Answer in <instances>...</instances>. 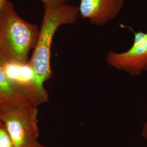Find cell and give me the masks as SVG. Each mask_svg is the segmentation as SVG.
I'll list each match as a JSON object with an SVG mask.
<instances>
[{"instance_id": "6", "label": "cell", "mask_w": 147, "mask_h": 147, "mask_svg": "<svg viewBox=\"0 0 147 147\" xmlns=\"http://www.w3.org/2000/svg\"><path fill=\"white\" fill-rule=\"evenodd\" d=\"M22 104L32 105L8 78L5 62L0 56V107Z\"/></svg>"}, {"instance_id": "14", "label": "cell", "mask_w": 147, "mask_h": 147, "mask_svg": "<svg viewBox=\"0 0 147 147\" xmlns=\"http://www.w3.org/2000/svg\"><path fill=\"white\" fill-rule=\"evenodd\" d=\"M67 1H68V0H67Z\"/></svg>"}, {"instance_id": "1", "label": "cell", "mask_w": 147, "mask_h": 147, "mask_svg": "<svg viewBox=\"0 0 147 147\" xmlns=\"http://www.w3.org/2000/svg\"><path fill=\"white\" fill-rule=\"evenodd\" d=\"M39 31L37 25L18 16L13 3L7 0L0 11V56L7 63H28Z\"/></svg>"}, {"instance_id": "11", "label": "cell", "mask_w": 147, "mask_h": 147, "mask_svg": "<svg viewBox=\"0 0 147 147\" xmlns=\"http://www.w3.org/2000/svg\"><path fill=\"white\" fill-rule=\"evenodd\" d=\"M39 147H44V146H42V144H40V143H39Z\"/></svg>"}, {"instance_id": "2", "label": "cell", "mask_w": 147, "mask_h": 147, "mask_svg": "<svg viewBox=\"0 0 147 147\" xmlns=\"http://www.w3.org/2000/svg\"><path fill=\"white\" fill-rule=\"evenodd\" d=\"M79 15L78 7L66 3L55 8H44L38 39L28 62L39 87L44 88V83L52 75L51 49L56 32L62 25L75 23Z\"/></svg>"}, {"instance_id": "13", "label": "cell", "mask_w": 147, "mask_h": 147, "mask_svg": "<svg viewBox=\"0 0 147 147\" xmlns=\"http://www.w3.org/2000/svg\"><path fill=\"white\" fill-rule=\"evenodd\" d=\"M121 1H122V2H125V0H121Z\"/></svg>"}, {"instance_id": "9", "label": "cell", "mask_w": 147, "mask_h": 147, "mask_svg": "<svg viewBox=\"0 0 147 147\" xmlns=\"http://www.w3.org/2000/svg\"><path fill=\"white\" fill-rule=\"evenodd\" d=\"M142 135L143 137L145 138L147 140V121H146V123L144 124V125L143 126Z\"/></svg>"}, {"instance_id": "8", "label": "cell", "mask_w": 147, "mask_h": 147, "mask_svg": "<svg viewBox=\"0 0 147 147\" xmlns=\"http://www.w3.org/2000/svg\"><path fill=\"white\" fill-rule=\"evenodd\" d=\"M44 8H55L65 3L67 0H40Z\"/></svg>"}, {"instance_id": "10", "label": "cell", "mask_w": 147, "mask_h": 147, "mask_svg": "<svg viewBox=\"0 0 147 147\" xmlns=\"http://www.w3.org/2000/svg\"><path fill=\"white\" fill-rule=\"evenodd\" d=\"M7 0H0V11L1 10L3 7V5H4V4L5 3V1Z\"/></svg>"}, {"instance_id": "12", "label": "cell", "mask_w": 147, "mask_h": 147, "mask_svg": "<svg viewBox=\"0 0 147 147\" xmlns=\"http://www.w3.org/2000/svg\"><path fill=\"white\" fill-rule=\"evenodd\" d=\"M39 143L38 142V143H37V145H36V146L34 147H39Z\"/></svg>"}, {"instance_id": "15", "label": "cell", "mask_w": 147, "mask_h": 147, "mask_svg": "<svg viewBox=\"0 0 147 147\" xmlns=\"http://www.w3.org/2000/svg\"></svg>"}, {"instance_id": "5", "label": "cell", "mask_w": 147, "mask_h": 147, "mask_svg": "<svg viewBox=\"0 0 147 147\" xmlns=\"http://www.w3.org/2000/svg\"><path fill=\"white\" fill-rule=\"evenodd\" d=\"M124 3L121 0H81L79 14L93 25L103 26L118 15Z\"/></svg>"}, {"instance_id": "7", "label": "cell", "mask_w": 147, "mask_h": 147, "mask_svg": "<svg viewBox=\"0 0 147 147\" xmlns=\"http://www.w3.org/2000/svg\"><path fill=\"white\" fill-rule=\"evenodd\" d=\"M0 147H14L5 124L0 121Z\"/></svg>"}, {"instance_id": "3", "label": "cell", "mask_w": 147, "mask_h": 147, "mask_svg": "<svg viewBox=\"0 0 147 147\" xmlns=\"http://www.w3.org/2000/svg\"><path fill=\"white\" fill-rule=\"evenodd\" d=\"M38 110L30 104L0 107V121L5 124L14 147H34L38 143Z\"/></svg>"}, {"instance_id": "4", "label": "cell", "mask_w": 147, "mask_h": 147, "mask_svg": "<svg viewBox=\"0 0 147 147\" xmlns=\"http://www.w3.org/2000/svg\"><path fill=\"white\" fill-rule=\"evenodd\" d=\"M106 61L111 67L132 76L147 70V33L135 32L131 47L123 53L109 52Z\"/></svg>"}]
</instances>
